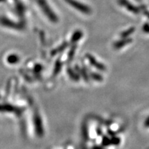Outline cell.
<instances>
[{"instance_id": "cell-2", "label": "cell", "mask_w": 149, "mask_h": 149, "mask_svg": "<svg viewBox=\"0 0 149 149\" xmlns=\"http://www.w3.org/2000/svg\"><path fill=\"white\" fill-rule=\"evenodd\" d=\"M8 60L10 61H9V63H11V64H16V63L18 62L19 59H18L17 56L11 55L10 57H9L8 58Z\"/></svg>"}, {"instance_id": "cell-1", "label": "cell", "mask_w": 149, "mask_h": 149, "mask_svg": "<svg viewBox=\"0 0 149 149\" xmlns=\"http://www.w3.org/2000/svg\"><path fill=\"white\" fill-rule=\"evenodd\" d=\"M65 1H67L69 4L72 5V6H73L74 8L76 9H78V10L81 11V12L84 13H89L90 12V9H89L88 7L85 6L84 5H82L81 3L79 2H77L74 0H65Z\"/></svg>"}]
</instances>
